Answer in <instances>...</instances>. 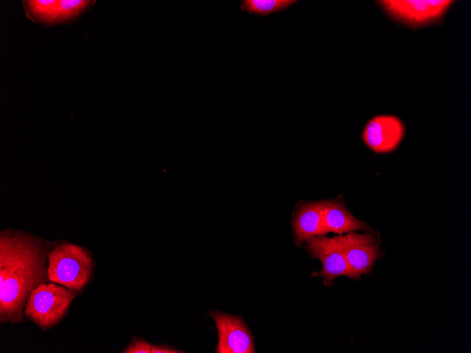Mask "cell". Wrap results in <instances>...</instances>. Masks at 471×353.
Returning <instances> with one entry per match:
<instances>
[{
  "instance_id": "6da1fadb",
  "label": "cell",
  "mask_w": 471,
  "mask_h": 353,
  "mask_svg": "<svg viewBox=\"0 0 471 353\" xmlns=\"http://www.w3.org/2000/svg\"><path fill=\"white\" fill-rule=\"evenodd\" d=\"M48 244L24 233L4 230L0 235V321H23L31 293L50 281Z\"/></svg>"
},
{
  "instance_id": "7a4b0ae2",
  "label": "cell",
  "mask_w": 471,
  "mask_h": 353,
  "mask_svg": "<svg viewBox=\"0 0 471 353\" xmlns=\"http://www.w3.org/2000/svg\"><path fill=\"white\" fill-rule=\"evenodd\" d=\"M93 271L92 255L80 246L61 243L48 254L49 280L76 294L84 290L90 281Z\"/></svg>"
},
{
  "instance_id": "3957f363",
  "label": "cell",
  "mask_w": 471,
  "mask_h": 353,
  "mask_svg": "<svg viewBox=\"0 0 471 353\" xmlns=\"http://www.w3.org/2000/svg\"><path fill=\"white\" fill-rule=\"evenodd\" d=\"M75 295V292L55 283H43L31 293L24 314L45 332L62 321Z\"/></svg>"
},
{
  "instance_id": "277c9868",
  "label": "cell",
  "mask_w": 471,
  "mask_h": 353,
  "mask_svg": "<svg viewBox=\"0 0 471 353\" xmlns=\"http://www.w3.org/2000/svg\"><path fill=\"white\" fill-rule=\"evenodd\" d=\"M378 4L398 23L411 28L433 25L443 19L455 2L449 0H388L378 1Z\"/></svg>"
},
{
  "instance_id": "5b68a950",
  "label": "cell",
  "mask_w": 471,
  "mask_h": 353,
  "mask_svg": "<svg viewBox=\"0 0 471 353\" xmlns=\"http://www.w3.org/2000/svg\"><path fill=\"white\" fill-rule=\"evenodd\" d=\"M305 242L310 256L319 259L322 264V269L313 272L312 276L320 277L325 287H330L334 279L338 276L358 280L350 269L336 237L314 236Z\"/></svg>"
},
{
  "instance_id": "8992f818",
  "label": "cell",
  "mask_w": 471,
  "mask_h": 353,
  "mask_svg": "<svg viewBox=\"0 0 471 353\" xmlns=\"http://www.w3.org/2000/svg\"><path fill=\"white\" fill-rule=\"evenodd\" d=\"M208 314L214 321L218 331L216 353H255L254 336L243 318L212 310Z\"/></svg>"
},
{
  "instance_id": "52a82bcc",
  "label": "cell",
  "mask_w": 471,
  "mask_h": 353,
  "mask_svg": "<svg viewBox=\"0 0 471 353\" xmlns=\"http://www.w3.org/2000/svg\"><path fill=\"white\" fill-rule=\"evenodd\" d=\"M374 233L360 234L351 232L336 236L347 262L357 279L363 274L369 273L374 262L381 256L382 252Z\"/></svg>"
},
{
  "instance_id": "ba28073f",
  "label": "cell",
  "mask_w": 471,
  "mask_h": 353,
  "mask_svg": "<svg viewBox=\"0 0 471 353\" xmlns=\"http://www.w3.org/2000/svg\"><path fill=\"white\" fill-rule=\"evenodd\" d=\"M405 132L403 123L396 116L379 115L371 118L362 132L364 143L378 154L391 152L401 142Z\"/></svg>"
},
{
  "instance_id": "9c48e42d",
  "label": "cell",
  "mask_w": 471,
  "mask_h": 353,
  "mask_svg": "<svg viewBox=\"0 0 471 353\" xmlns=\"http://www.w3.org/2000/svg\"><path fill=\"white\" fill-rule=\"evenodd\" d=\"M292 229L295 244L300 246L314 236H326L323 201L300 202L294 210Z\"/></svg>"
},
{
  "instance_id": "30bf717a",
  "label": "cell",
  "mask_w": 471,
  "mask_h": 353,
  "mask_svg": "<svg viewBox=\"0 0 471 353\" xmlns=\"http://www.w3.org/2000/svg\"><path fill=\"white\" fill-rule=\"evenodd\" d=\"M325 231L342 235L357 230L374 231L364 221L356 218L338 198L323 201Z\"/></svg>"
},
{
  "instance_id": "8fae6325",
  "label": "cell",
  "mask_w": 471,
  "mask_h": 353,
  "mask_svg": "<svg viewBox=\"0 0 471 353\" xmlns=\"http://www.w3.org/2000/svg\"><path fill=\"white\" fill-rule=\"evenodd\" d=\"M26 16L32 20L44 24H54L58 1L37 0L23 1Z\"/></svg>"
},
{
  "instance_id": "7c38bea8",
  "label": "cell",
  "mask_w": 471,
  "mask_h": 353,
  "mask_svg": "<svg viewBox=\"0 0 471 353\" xmlns=\"http://www.w3.org/2000/svg\"><path fill=\"white\" fill-rule=\"evenodd\" d=\"M241 9L250 14L266 16L287 9L295 0H242Z\"/></svg>"
},
{
  "instance_id": "4fadbf2b",
  "label": "cell",
  "mask_w": 471,
  "mask_h": 353,
  "mask_svg": "<svg viewBox=\"0 0 471 353\" xmlns=\"http://www.w3.org/2000/svg\"><path fill=\"white\" fill-rule=\"evenodd\" d=\"M94 1L61 0L58 6L54 23H65L75 18L92 4Z\"/></svg>"
},
{
  "instance_id": "5bb4252c",
  "label": "cell",
  "mask_w": 471,
  "mask_h": 353,
  "mask_svg": "<svg viewBox=\"0 0 471 353\" xmlns=\"http://www.w3.org/2000/svg\"><path fill=\"white\" fill-rule=\"evenodd\" d=\"M152 344L142 338L134 337L128 347L123 350V353H151Z\"/></svg>"
},
{
  "instance_id": "9a60e30c",
  "label": "cell",
  "mask_w": 471,
  "mask_h": 353,
  "mask_svg": "<svg viewBox=\"0 0 471 353\" xmlns=\"http://www.w3.org/2000/svg\"><path fill=\"white\" fill-rule=\"evenodd\" d=\"M175 347L165 345H152L151 353H183Z\"/></svg>"
}]
</instances>
